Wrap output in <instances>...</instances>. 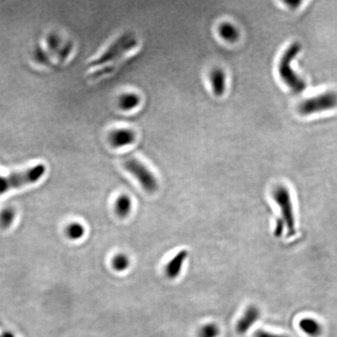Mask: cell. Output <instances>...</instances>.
<instances>
[{"label": "cell", "instance_id": "8", "mask_svg": "<svg viewBox=\"0 0 337 337\" xmlns=\"http://www.w3.org/2000/svg\"><path fill=\"white\" fill-rule=\"evenodd\" d=\"M260 317V310L254 305H251L245 310L244 316L237 324V332L244 334L248 332Z\"/></svg>", "mask_w": 337, "mask_h": 337}, {"label": "cell", "instance_id": "4", "mask_svg": "<svg viewBox=\"0 0 337 337\" xmlns=\"http://www.w3.org/2000/svg\"><path fill=\"white\" fill-rule=\"evenodd\" d=\"M337 107V92L333 91L304 99L300 103L298 112L303 116L329 111Z\"/></svg>", "mask_w": 337, "mask_h": 337}, {"label": "cell", "instance_id": "7", "mask_svg": "<svg viewBox=\"0 0 337 337\" xmlns=\"http://www.w3.org/2000/svg\"><path fill=\"white\" fill-rule=\"evenodd\" d=\"M136 140V134L128 128L116 129L109 135V141L113 148H122L132 145Z\"/></svg>", "mask_w": 337, "mask_h": 337}, {"label": "cell", "instance_id": "15", "mask_svg": "<svg viewBox=\"0 0 337 337\" xmlns=\"http://www.w3.org/2000/svg\"><path fill=\"white\" fill-rule=\"evenodd\" d=\"M67 235L72 240L81 239L85 232V227L79 223H73L67 226Z\"/></svg>", "mask_w": 337, "mask_h": 337}, {"label": "cell", "instance_id": "12", "mask_svg": "<svg viewBox=\"0 0 337 337\" xmlns=\"http://www.w3.org/2000/svg\"><path fill=\"white\" fill-rule=\"evenodd\" d=\"M219 33L224 40L229 42H236L240 37L238 29L229 22H223L219 25Z\"/></svg>", "mask_w": 337, "mask_h": 337}, {"label": "cell", "instance_id": "19", "mask_svg": "<svg viewBox=\"0 0 337 337\" xmlns=\"http://www.w3.org/2000/svg\"><path fill=\"white\" fill-rule=\"evenodd\" d=\"M254 337H289L285 335H278V334L272 333V332H266L265 330L259 329L254 333Z\"/></svg>", "mask_w": 337, "mask_h": 337}, {"label": "cell", "instance_id": "21", "mask_svg": "<svg viewBox=\"0 0 337 337\" xmlns=\"http://www.w3.org/2000/svg\"><path fill=\"white\" fill-rule=\"evenodd\" d=\"M0 337H16L14 334L10 332H4L0 334Z\"/></svg>", "mask_w": 337, "mask_h": 337}, {"label": "cell", "instance_id": "5", "mask_svg": "<svg viewBox=\"0 0 337 337\" xmlns=\"http://www.w3.org/2000/svg\"><path fill=\"white\" fill-rule=\"evenodd\" d=\"M137 45H138V40L131 33L123 34L110 46H109L107 51L99 58L92 62L91 65L100 66L111 60L120 59L123 54L135 48Z\"/></svg>", "mask_w": 337, "mask_h": 337}, {"label": "cell", "instance_id": "20", "mask_svg": "<svg viewBox=\"0 0 337 337\" xmlns=\"http://www.w3.org/2000/svg\"><path fill=\"white\" fill-rule=\"evenodd\" d=\"M285 4L292 9H296L298 7V6L301 5V1H286Z\"/></svg>", "mask_w": 337, "mask_h": 337}, {"label": "cell", "instance_id": "17", "mask_svg": "<svg viewBox=\"0 0 337 337\" xmlns=\"http://www.w3.org/2000/svg\"><path fill=\"white\" fill-rule=\"evenodd\" d=\"M219 335V328L215 323L204 325L198 331V337H217Z\"/></svg>", "mask_w": 337, "mask_h": 337}, {"label": "cell", "instance_id": "13", "mask_svg": "<svg viewBox=\"0 0 337 337\" xmlns=\"http://www.w3.org/2000/svg\"><path fill=\"white\" fill-rule=\"evenodd\" d=\"M141 98L138 95L133 92H128L120 95L119 98V107L124 111H129L136 108L139 105Z\"/></svg>", "mask_w": 337, "mask_h": 337}, {"label": "cell", "instance_id": "2", "mask_svg": "<svg viewBox=\"0 0 337 337\" xmlns=\"http://www.w3.org/2000/svg\"><path fill=\"white\" fill-rule=\"evenodd\" d=\"M46 171L43 164H38L23 171L16 172L6 176L0 175V194L20 187L36 183Z\"/></svg>", "mask_w": 337, "mask_h": 337}, {"label": "cell", "instance_id": "11", "mask_svg": "<svg viewBox=\"0 0 337 337\" xmlns=\"http://www.w3.org/2000/svg\"><path fill=\"white\" fill-rule=\"evenodd\" d=\"M301 330L309 336L318 337L322 334V327L321 324L312 318H304L299 322Z\"/></svg>", "mask_w": 337, "mask_h": 337}, {"label": "cell", "instance_id": "3", "mask_svg": "<svg viewBox=\"0 0 337 337\" xmlns=\"http://www.w3.org/2000/svg\"><path fill=\"white\" fill-rule=\"evenodd\" d=\"M272 197L280 210L281 217L279 219L285 225L287 236L288 238L294 237L297 230L292 199L289 189L283 185H279L273 189Z\"/></svg>", "mask_w": 337, "mask_h": 337}, {"label": "cell", "instance_id": "1", "mask_svg": "<svg viewBox=\"0 0 337 337\" xmlns=\"http://www.w3.org/2000/svg\"><path fill=\"white\" fill-rule=\"evenodd\" d=\"M299 42L291 44L284 51L278 65V73L284 84L295 93H301L307 88V84L292 68L291 63L301 53Z\"/></svg>", "mask_w": 337, "mask_h": 337}, {"label": "cell", "instance_id": "9", "mask_svg": "<svg viewBox=\"0 0 337 337\" xmlns=\"http://www.w3.org/2000/svg\"><path fill=\"white\" fill-rule=\"evenodd\" d=\"M188 255V251L186 250H182L170 260L166 267V274L168 278L173 279L179 276Z\"/></svg>", "mask_w": 337, "mask_h": 337}, {"label": "cell", "instance_id": "6", "mask_svg": "<svg viewBox=\"0 0 337 337\" xmlns=\"http://www.w3.org/2000/svg\"><path fill=\"white\" fill-rule=\"evenodd\" d=\"M126 170L133 175L141 186L148 192L152 193L158 189V181L148 168L136 159H128L123 162Z\"/></svg>", "mask_w": 337, "mask_h": 337}, {"label": "cell", "instance_id": "16", "mask_svg": "<svg viewBox=\"0 0 337 337\" xmlns=\"http://www.w3.org/2000/svg\"><path fill=\"white\" fill-rule=\"evenodd\" d=\"M129 266V259L126 254H119L113 260V266L115 270L123 272Z\"/></svg>", "mask_w": 337, "mask_h": 337}, {"label": "cell", "instance_id": "18", "mask_svg": "<svg viewBox=\"0 0 337 337\" xmlns=\"http://www.w3.org/2000/svg\"><path fill=\"white\" fill-rule=\"evenodd\" d=\"M15 213L11 209H7L0 214V225L3 227H9L14 221Z\"/></svg>", "mask_w": 337, "mask_h": 337}, {"label": "cell", "instance_id": "10", "mask_svg": "<svg viewBox=\"0 0 337 337\" xmlns=\"http://www.w3.org/2000/svg\"><path fill=\"white\" fill-rule=\"evenodd\" d=\"M210 82L214 95L222 96L226 91V73L221 68L216 67L210 72Z\"/></svg>", "mask_w": 337, "mask_h": 337}, {"label": "cell", "instance_id": "14", "mask_svg": "<svg viewBox=\"0 0 337 337\" xmlns=\"http://www.w3.org/2000/svg\"><path fill=\"white\" fill-rule=\"evenodd\" d=\"M116 214L120 217L125 218L129 214L132 209V201L129 196L123 194L119 197L116 200Z\"/></svg>", "mask_w": 337, "mask_h": 337}]
</instances>
